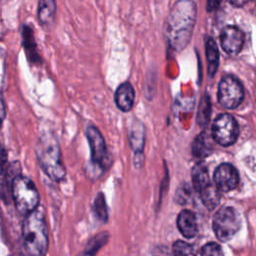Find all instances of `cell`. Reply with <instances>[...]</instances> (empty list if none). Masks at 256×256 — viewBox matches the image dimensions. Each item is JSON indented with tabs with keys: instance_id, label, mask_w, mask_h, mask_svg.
<instances>
[{
	"instance_id": "d4e9b609",
	"label": "cell",
	"mask_w": 256,
	"mask_h": 256,
	"mask_svg": "<svg viewBox=\"0 0 256 256\" xmlns=\"http://www.w3.org/2000/svg\"><path fill=\"white\" fill-rule=\"evenodd\" d=\"M230 3L236 7H241L244 6L249 0H229Z\"/></svg>"
},
{
	"instance_id": "ba28073f",
	"label": "cell",
	"mask_w": 256,
	"mask_h": 256,
	"mask_svg": "<svg viewBox=\"0 0 256 256\" xmlns=\"http://www.w3.org/2000/svg\"><path fill=\"white\" fill-rule=\"evenodd\" d=\"M86 136L91 151V162L96 169H99L102 172L110 162V160H108V151L105 140L98 128L94 126H89L87 128Z\"/></svg>"
},
{
	"instance_id": "9c48e42d",
	"label": "cell",
	"mask_w": 256,
	"mask_h": 256,
	"mask_svg": "<svg viewBox=\"0 0 256 256\" xmlns=\"http://www.w3.org/2000/svg\"><path fill=\"white\" fill-rule=\"evenodd\" d=\"M214 184L221 192H229L235 189L239 183V175L236 168L229 164H220L214 171Z\"/></svg>"
},
{
	"instance_id": "e0dca14e",
	"label": "cell",
	"mask_w": 256,
	"mask_h": 256,
	"mask_svg": "<svg viewBox=\"0 0 256 256\" xmlns=\"http://www.w3.org/2000/svg\"><path fill=\"white\" fill-rule=\"evenodd\" d=\"M22 38H23V46L25 49V52L28 56V58L33 62H39L40 58L37 53L36 49V43L33 35V30L31 27L24 25L22 29Z\"/></svg>"
},
{
	"instance_id": "9a60e30c",
	"label": "cell",
	"mask_w": 256,
	"mask_h": 256,
	"mask_svg": "<svg viewBox=\"0 0 256 256\" xmlns=\"http://www.w3.org/2000/svg\"><path fill=\"white\" fill-rule=\"evenodd\" d=\"M213 150L211 137L206 133H200L192 144V153L197 158H204L208 156Z\"/></svg>"
},
{
	"instance_id": "8fae6325",
	"label": "cell",
	"mask_w": 256,
	"mask_h": 256,
	"mask_svg": "<svg viewBox=\"0 0 256 256\" xmlns=\"http://www.w3.org/2000/svg\"><path fill=\"white\" fill-rule=\"evenodd\" d=\"M135 100V91L129 82L120 84L115 92V103L117 107L123 111L128 112L132 109Z\"/></svg>"
},
{
	"instance_id": "7402d4cb",
	"label": "cell",
	"mask_w": 256,
	"mask_h": 256,
	"mask_svg": "<svg viewBox=\"0 0 256 256\" xmlns=\"http://www.w3.org/2000/svg\"><path fill=\"white\" fill-rule=\"evenodd\" d=\"M173 254L175 255H193L195 254L194 248L191 244L185 241H176L172 246Z\"/></svg>"
},
{
	"instance_id": "ffe728a7",
	"label": "cell",
	"mask_w": 256,
	"mask_h": 256,
	"mask_svg": "<svg viewBox=\"0 0 256 256\" xmlns=\"http://www.w3.org/2000/svg\"><path fill=\"white\" fill-rule=\"evenodd\" d=\"M93 210L95 212V215L100 221L105 222L107 220L108 214H107V207L105 203V197L101 192L98 193V195L95 198Z\"/></svg>"
},
{
	"instance_id": "2e32d148",
	"label": "cell",
	"mask_w": 256,
	"mask_h": 256,
	"mask_svg": "<svg viewBox=\"0 0 256 256\" xmlns=\"http://www.w3.org/2000/svg\"><path fill=\"white\" fill-rule=\"evenodd\" d=\"M129 141L131 148L135 151L136 154L141 153L144 147V141H145V130L141 122L138 120L134 121L129 134Z\"/></svg>"
},
{
	"instance_id": "30bf717a",
	"label": "cell",
	"mask_w": 256,
	"mask_h": 256,
	"mask_svg": "<svg viewBox=\"0 0 256 256\" xmlns=\"http://www.w3.org/2000/svg\"><path fill=\"white\" fill-rule=\"evenodd\" d=\"M244 33L233 25L224 27L220 34L221 47L230 55H236L240 52L244 44Z\"/></svg>"
},
{
	"instance_id": "277c9868",
	"label": "cell",
	"mask_w": 256,
	"mask_h": 256,
	"mask_svg": "<svg viewBox=\"0 0 256 256\" xmlns=\"http://www.w3.org/2000/svg\"><path fill=\"white\" fill-rule=\"evenodd\" d=\"M11 196L18 212L24 216L37 209L39 194L35 184L26 176L17 175L11 183Z\"/></svg>"
},
{
	"instance_id": "ac0fdd59",
	"label": "cell",
	"mask_w": 256,
	"mask_h": 256,
	"mask_svg": "<svg viewBox=\"0 0 256 256\" xmlns=\"http://www.w3.org/2000/svg\"><path fill=\"white\" fill-rule=\"evenodd\" d=\"M205 50L208 62V73L210 76H213L216 73L219 64V50L216 42L211 37L206 40Z\"/></svg>"
},
{
	"instance_id": "7a4b0ae2",
	"label": "cell",
	"mask_w": 256,
	"mask_h": 256,
	"mask_svg": "<svg viewBox=\"0 0 256 256\" xmlns=\"http://www.w3.org/2000/svg\"><path fill=\"white\" fill-rule=\"evenodd\" d=\"M22 243L29 255H45L48 249V229L44 213L35 209L25 216L22 225Z\"/></svg>"
},
{
	"instance_id": "6da1fadb",
	"label": "cell",
	"mask_w": 256,
	"mask_h": 256,
	"mask_svg": "<svg viewBox=\"0 0 256 256\" xmlns=\"http://www.w3.org/2000/svg\"><path fill=\"white\" fill-rule=\"evenodd\" d=\"M197 8L193 0H178L170 9L165 23L164 34L172 48H185L192 36L196 22Z\"/></svg>"
},
{
	"instance_id": "8992f818",
	"label": "cell",
	"mask_w": 256,
	"mask_h": 256,
	"mask_svg": "<svg viewBox=\"0 0 256 256\" xmlns=\"http://www.w3.org/2000/svg\"><path fill=\"white\" fill-rule=\"evenodd\" d=\"M244 99L242 84L235 77L227 75L218 85V101L226 109H235Z\"/></svg>"
},
{
	"instance_id": "d6986e66",
	"label": "cell",
	"mask_w": 256,
	"mask_h": 256,
	"mask_svg": "<svg viewBox=\"0 0 256 256\" xmlns=\"http://www.w3.org/2000/svg\"><path fill=\"white\" fill-rule=\"evenodd\" d=\"M220 190L217 188L216 185L210 184L204 190H202L199 194L202 200V203L209 209H214L220 200Z\"/></svg>"
},
{
	"instance_id": "5bb4252c",
	"label": "cell",
	"mask_w": 256,
	"mask_h": 256,
	"mask_svg": "<svg viewBox=\"0 0 256 256\" xmlns=\"http://www.w3.org/2000/svg\"><path fill=\"white\" fill-rule=\"evenodd\" d=\"M192 175V185L195 191L200 193L202 190H204L207 186H209L210 179H209V173L206 165L202 162L197 163L191 172Z\"/></svg>"
},
{
	"instance_id": "4fadbf2b",
	"label": "cell",
	"mask_w": 256,
	"mask_h": 256,
	"mask_svg": "<svg viewBox=\"0 0 256 256\" xmlns=\"http://www.w3.org/2000/svg\"><path fill=\"white\" fill-rule=\"evenodd\" d=\"M56 1L55 0H39L37 7V18L43 27H50L56 16Z\"/></svg>"
},
{
	"instance_id": "603a6c76",
	"label": "cell",
	"mask_w": 256,
	"mask_h": 256,
	"mask_svg": "<svg viewBox=\"0 0 256 256\" xmlns=\"http://www.w3.org/2000/svg\"><path fill=\"white\" fill-rule=\"evenodd\" d=\"M201 255H223V251L220 247V245H218L215 242H210L207 243L206 245H204L200 251Z\"/></svg>"
},
{
	"instance_id": "7c38bea8",
	"label": "cell",
	"mask_w": 256,
	"mask_h": 256,
	"mask_svg": "<svg viewBox=\"0 0 256 256\" xmlns=\"http://www.w3.org/2000/svg\"><path fill=\"white\" fill-rule=\"evenodd\" d=\"M177 227L185 238H193L198 232L195 214L190 210H182L177 217Z\"/></svg>"
},
{
	"instance_id": "3957f363",
	"label": "cell",
	"mask_w": 256,
	"mask_h": 256,
	"mask_svg": "<svg viewBox=\"0 0 256 256\" xmlns=\"http://www.w3.org/2000/svg\"><path fill=\"white\" fill-rule=\"evenodd\" d=\"M36 153L43 171L54 181L65 177V167L62 162L60 149L54 136L46 134L39 138Z\"/></svg>"
},
{
	"instance_id": "52a82bcc",
	"label": "cell",
	"mask_w": 256,
	"mask_h": 256,
	"mask_svg": "<svg viewBox=\"0 0 256 256\" xmlns=\"http://www.w3.org/2000/svg\"><path fill=\"white\" fill-rule=\"evenodd\" d=\"M239 135V128L235 118L227 113L219 115L212 125V138L222 146L234 144Z\"/></svg>"
},
{
	"instance_id": "cb8c5ba5",
	"label": "cell",
	"mask_w": 256,
	"mask_h": 256,
	"mask_svg": "<svg viewBox=\"0 0 256 256\" xmlns=\"http://www.w3.org/2000/svg\"><path fill=\"white\" fill-rule=\"evenodd\" d=\"M221 2L222 0H207V11L212 12L216 10L220 6Z\"/></svg>"
},
{
	"instance_id": "5b68a950",
	"label": "cell",
	"mask_w": 256,
	"mask_h": 256,
	"mask_svg": "<svg viewBox=\"0 0 256 256\" xmlns=\"http://www.w3.org/2000/svg\"><path fill=\"white\" fill-rule=\"evenodd\" d=\"M241 220L238 212L232 207L220 208L212 220L213 231L222 242L231 240L240 229Z\"/></svg>"
},
{
	"instance_id": "44dd1931",
	"label": "cell",
	"mask_w": 256,
	"mask_h": 256,
	"mask_svg": "<svg viewBox=\"0 0 256 256\" xmlns=\"http://www.w3.org/2000/svg\"><path fill=\"white\" fill-rule=\"evenodd\" d=\"M209 116H210V101H209V97L205 96L203 97L199 107L198 123L202 126H205L209 121Z\"/></svg>"
}]
</instances>
